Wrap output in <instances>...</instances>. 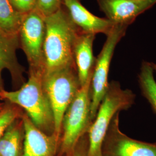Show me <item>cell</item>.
<instances>
[{"mask_svg": "<svg viewBox=\"0 0 156 156\" xmlns=\"http://www.w3.org/2000/svg\"><path fill=\"white\" fill-rule=\"evenodd\" d=\"M44 46L45 75L66 67H75L73 46L81 32L74 24L65 8L45 17Z\"/></svg>", "mask_w": 156, "mask_h": 156, "instance_id": "obj_1", "label": "cell"}, {"mask_svg": "<svg viewBox=\"0 0 156 156\" xmlns=\"http://www.w3.org/2000/svg\"><path fill=\"white\" fill-rule=\"evenodd\" d=\"M45 73L28 71V80L15 91H0V100L21 108L33 123L48 135L55 134V119L44 82Z\"/></svg>", "mask_w": 156, "mask_h": 156, "instance_id": "obj_2", "label": "cell"}, {"mask_svg": "<svg viewBox=\"0 0 156 156\" xmlns=\"http://www.w3.org/2000/svg\"><path fill=\"white\" fill-rule=\"evenodd\" d=\"M135 99L134 93L131 90L122 89L119 82L112 80L109 83L106 93L87 133V156H102V142L112 119L118 112L130 108Z\"/></svg>", "mask_w": 156, "mask_h": 156, "instance_id": "obj_3", "label": "cell"}, {"mask_svg": "<svg viewBox=\"0 0 156 156\" xmlns=\"http://www.w3.org/2000/svg\"><path fill=\"white\" fill-rule=\"evenodd\" d=\"M91 82L79 90L63 116L60 145L57 156H72L80 138L89 131L91 119Z\"/></svg>", "mask_w": 156, "mask_h": 156, "instance_id": "obj_4", "label": "cell"}, {"mask_svg": "<svg viewBox=\"0 0 156 156\" xmlns=\"http://www.w3.org/2000/svg\"><path fill=\"white\" fill-rule=\"evenodd\" d=\"M44 82L53 112L55 134L61 138L63 116L81 88L76 67H66L45 75Z\"/></svg>", "mask_w": 156, "mask_h": 156, "instance_id": "obj_5", "label": "cell"}, {"mask_svg": "<svg viewBox=\"0 0 156 156\" xmlns=\"http://www.w3.org/2000/svg\"><path fill=\"white\" fill-rule=\"evenodd\" d=\"M128 26L115 24L100 54L96 57L91 82V119L94 120L101 102L108 89V74L112 59L117 44L125 36Z\"/></svg>", "mask_w": 156, "mask_h": 156, "instance_id": "obj_6", "label": "cell"}, {"mask_svg": "<svg viewBox=\"0 0 156 156\" xmlns=\"http://www.w3.org/2000/svg\"><path fill=\"white\" fill-rule=\"evenodd\" d=\"M45 17L37 9L25 15L19 31V38L20 48L28 62V71L45 73Z\"/></svg>", "mask_w": 156, "mask_h": 156, "instance_id": "obj_7", "label": "cell"}, {"mask_svg": "<svg viewBox=\"0 0 156 156\" xmlns=\"http://www.w3.org/2000/svg\"><path fill=\"white\" fill-rule=\"evenodd\" d=\"M119 113L115 115L108 128L102 144V156H156V143L134 140L120 131Z\"/></svg>", "mask_w": 156, "mask_h": 156, "instance_id": "obj_8", "label": "cell"}, {"mask_svg": "<svg viewBox=\"0 0 156 156\" xmlns=\"http://www.w3.org/2000/svg\"><path fill=\"white\" fill-rule=\"evenodd\" d=\"M107 19L129 26L136 19L156 4V0H97Z\"/></svg>", "mask_w": 156, "mask_h": 156, "instance_id": "obj_9", "label": "cell"}, {"mask_svg": "<svg viewBox=\"0 0 156 156\" xmlns=\"http://www.w3.org/2000/svg\"><path fill=\"white\" fill-rule=\"evenodd\" d=\"M22 118L25 130L23 156H57L60 138L41 131L25 112Z\"/></svg>", "mask_w": 156, "mask_h": 156, "instance_id": "obj_10", "label": "cell"}, {"mask_svg": "<svg viewBox=\"0 0 156 156\" xmlns=\"http://www.w3.org/2000/svg\"><path fill=\"white\" fill-rule=\"evenodd\" d=\"M20 48L19 34L6 33L0 28V91L4 90L2 73L7 69L16 87L25 82L24 68L17 60L16 51Z\"/></svg>", "mask_w": 156, "mask_h": 156, "instance_id": "obj_11", "label": "cell"}, {"mask_svg": "<svg viewBox=\"0 0 156 156\" xmlns=\"http://www.w3.org/2000/svg\"><path fill=\"white\" fill-rule=\"evenodd\" d=\"M82 0H62V5L66 9L71 20L78 29L84 33L107 35L115 24L106 17H100L85 8Z\"/></svg>", "mask_w": 156, "mask_h": 156, "instance_id": "obj_12", "label": "cell"}, {"mask_svg": "<svg viewBox=\"0 0 156 156\" xmlns=\"http://www.w3.org/2000/svg\"><path fill=\"white\" fill-rule=\"evenodd\" d=\"M95 35L78 34L73 46V58L81 87L91 80L96 57L93 55V46Z\"/></svg>", "mask_w": 156, "mask_h": 156, "instance_id": "obj_13", "label": "cell"}, {"mask_svg": "<svg viewBox=\"0 0 156 156\" xmlns=\"http://www.w3.org/2000/svg\"><path fill=\"white\" fill-rule=\"evenodd\" d=\"M25 130L22 117L10 125L0 138V156H23Z\"/></svg>", "mask_w": 156, "mask_h": 156, "instance_id": "obj_14", "label": "cell"}, {"mask_svg": "<svg viewBox=\"0 0 156 156\" xmlns=\"http://www.w3.org/2000/svg\"><path fill=\"white\" fill-rule=\"evenodd\" d=\"M138 77L142 94L149 102L156 115V82L151 62H142Z\"/></svg>", "mask_w": 156, "mask_h": 156, "instance_id": "obj_15", "label": "cell"}, {"mask_svg": "<svg viewBox=\"0 0 156 156\" xmlns=\"http://www.w3.org/2000/svg\"><path fill=\"white\" fill-rule=\"evenodd\" d=\"M24 16L13 8L9 0H0V28L6 33L19 34Z\"/></svg>", "mask_w": 156, "mask_h": 156, "instance_id": "obj_16", "label": "cell"}, {"mask_svg": "<svg viewBox=\"0 0 156 156\" xmlns=\"http://www.w3.org/2000/svg\"><path fill=\"white\" fill-rule=\"evenodd\" d=\"M4 102L0 110V138L10 125L17 119L22 117L24 111L21 108L9 102Z\"/></svg>", "mask_w": 156, "mask_h": 156, "instance_id": "obj_17", "label": "cell"}, {"mask_svg": "<svg viewBox=\"0 0 156 156\" xmlns=\"http://www.w3.org/2000/svg\"><path fill=\"white\" fill-rule=\"evenodd\" d=\"M62 6V0H38L37 9L46 17L58 11Z\"/></svg>", "mask_w": 156, "mask_h": 156, "instance_id": "obj_18", "label": "cell"}, {"mask_svg": "<svg viewBox=\"0 0 156 156\" xmlns=\"http://www.w3.org/2000/svg\"><path fill=\"white\" fill-rule=\"evenodd\" d=\"M16 11L26 15L37 9L38 0H9Z\"/></svg>", "mask_w": 156, "mask_h": 156, "instance_id": "obj_19", "label": "cell"}, {"mask_svg": "<svg viewBox=\"0 0 156 156\" xmlns=\"http://www.w3.org/2000/svg\"><path fill=\"white\" fill-rule=\"evenodd\" d=\"M89 149V136L87 133L79 140L73 151V156H87Z\"/></svg>", "mask_w": 156, "mask_h": 156, "instance_id": "obj_20", "label": "cell"}, {"mask_svg": "<svg viewBox=\"0 0 156 156\" xmlns=\"http://www.w3.org/2000/svg\"><path fill=\"white\" fill-rule=\"evenodd\" d=\"M151 64H152V66L153 68V69H154V71H156V63H154V62H151Z\"/></svg>", "mask_w": 156, "mask_h": 156, "instance_id": "obj_21", "label": "cell"}, {"mask_svg": "<svg viewBox=\"0 0 156 156\" xmlns=\"http://www.w3.org/2000/svg\"><path fill=\"white\" fill-rule=\"evenodd\" d=\"M4 105V102H0V110L3 108Z\"/></svg>", "mask_w": 156, "mask_h": 156, "instance_id": "obj_22", "label": "cell"}, {"mask_svg": "<svg viewBox=\"0 0 156 156\" xmlns=\"http://www.w3.org/2000/svg\"><path fill=\"white\" fill-rule=\"evenodd\" d=\"M72 156H73V155H72Z\"/></svg>", "mask_w": 156, "mask_h": 156, "instance_id": "obj_23", "label": "cell"}]
</instances>
